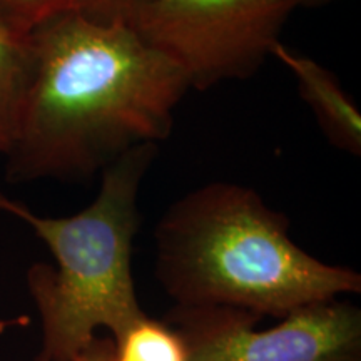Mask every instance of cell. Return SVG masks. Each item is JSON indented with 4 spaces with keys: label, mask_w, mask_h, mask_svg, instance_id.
<instances>
[{
    "label": "cell",
    "mask_w": 361,
    "mask_h": 361,
    "mask_svg": "<svg viewBox=\"0 0 361 361\" xmlns=\"http://www.w3.org/2000/svg\"><path fill=\"white\" fill-rule=\"evenodd\" d=\"M34 71L16 141L11 183L82 180L173 130L188 92L184 72L128 24L57 13L29 34Z\"/></svg>",
    "instance_id": "1"
},
{
    "label": "cell",
    "mask_w": 361,
    "mask_h": 361,
    "mask_svg": "<svg viewBox=\"0 0 361 361\" xmlns=\"http://www.w3.org/2000/svg\"><path fill=\"white\" fill-rule=\"evenodd\" d=\"M156 278L174 306H223L281 319L301 306L361 291V274L293 241L290 219L238 183L204 184L154 229Z\"/></svg>",
    "instance_id": "2"
},
{
    "label": "cell",
    "mask_w": 361,
    "mask_h": 361,
    "mask_svg": "<svg viewBox=\"0 0 361 361\" xmlns=\"http://www.w3.org/2000/svg\"><path fill=\"white\" fill-rule=\"evenodd\" d=\"M157 154L141 144L102 171L96 200L69 218H42L0 192V211L24 221L56 266L35 263L27 286L42 324L37 361H72L104 328L119 338L146 316L133 278V243L141 228L139 189Z\"/></svg>",
    "instance_id": "3"
},
{
    "label": "cell",
    "mask_w": 361,
    "mask_h": 361,
    "mask_svg": "<svg viewBox=\"0 0 361 361\" xmlns=\"http://www.w3.org/2000/svg\"><path fill=\"white\" fill-rule=\"evenodd\" d=\"M291 11L286 0H144L130 27L184 72L189 87L206 90L256 74Z\"/></svg>",
    "instance_id": "4"
},
{
    "label": "cell",
    "mask_w": 361,
    "mask_h": 361,
    "mask_svg": "<svg viewBox=\"0 0 361 361\" xmlns=\"http://www.w3.org/2000/svg\"><path fill=\"white\" fill-rule=\"evenodd\" d=\"M259 316L223 306H174L164 322L186 361H361V310L340 298L301 306L268 329Z\"/></svg>",
    "instance_id": "5"
},
{
    "label": "cell",
    "mask_w": 361,
    "mask_h": 361,
    "mask_svg": "<svg viewBox=\"0 0 361 361\" xmlns=\"http://www.w3.org/2000/svg\"><path fill=\"white\" fill-rule=\"evenodd\" d=\"M271 56L295 75L300 96L311 107L328 142L351 156H360L361 114L343 90L336 75L311 57L281 42L274 45Z\"/></svg>",
    "instance_id": "6"
},
{
    "label": "cell",
    "mask_w": 361,
    "mask_h": 361,
    "mask_svg": "<svg viewBox=\"0 0 361 361\" xmlns=\"http://www.w3.org/2000/svg\"><path fill=\"white\" fill-rule=\"evenodd\" d=\"M72 361H186V353L171 324L146 314L116 340L96 338Z\"/></svg>",
    "instance_id": "7"
},
{
    "label": "cell",
    "mask_w": 361,
    "mask_h": 361,
    "mask_svg": "<svg viewBox=\"0 0 361 361\" xmlns=\"http://www.w3.org/2000/svg\"><path fill=\"white\" fill-rule=\"evenodd\" d=\"M34 71L29 35L0 29V154L16 141Z\"/></svg>",
    "instance_id": "8"
},
{
    "label": "cell",
    "mask_w": 361,
    "mask_h": 361,
    "mask_svg": "<svg viewBox=\"0 0 361 361\" xmlns=\"http://www.w3.org/2000/svg\"><path fill=\"white\" fill-rule=\"evenodd\" d=\"M75 0H0V29L29 35L57 13L72 11Z\"/></svg>",
    "instance_id": "9"
},
{
    "label": "cell",
    "mask_w": 361,
    "mask_h": 361,
    "mask_svg": "<svg viewBox=\"0 0 361 361\" xmlns=\"http://www.w3.org/2000/svg\"><path fill=\"white\" fill-rule=\"evenodd\" d=\"M144 0H75L74 11L97 24H128Z\"/></svg>",
    "instance_id": "10"
},
{
    "label": "cell",
    "mask_w": 361,
    "mask_h": 361,
    "mask_svg": "<svg viewBox=\"0 0 361 361\" xmlns=\"http://www.w3.org/2000/svg\"><path fill=\"white\" fill-rule=\"evenodd\" d=\"M286 2L295 8L296 6H313V4H322L326 2V0H286Z\"/></svg>",
    "instance_id": "11"
},
{
    "label": "cell",
    "mask_w": 361,
    "mask_h": 361,
    "mask_svg": "<svg viewBox=\"0 0 361 361\" xmlns=\"http://www.w3.org/2000/svg\"><path fill=\"white\" fill-rule=\"evenodd\" d=\"M34 361H37V360H34Z\"/></svg>",
    "instance_id": "12"
}]
</instances>
